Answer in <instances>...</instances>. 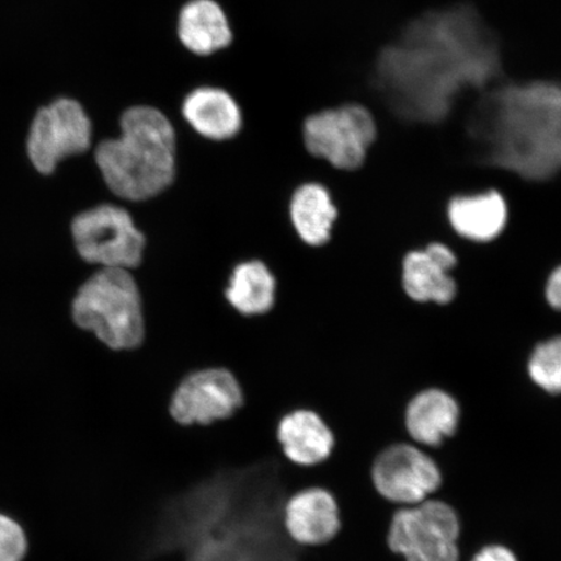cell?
<instances>
[{
	"mask_svg": "<svg viewBox=\"0 0 561 561\" xmlns=\"http://www.w3.org/2000/svg\"><path fill=\"white\" fill-rule=\"evenodd\" d=\"M283 466L266 459L226 468L170 497L160 508L145 558L182 561H301L285 529Z\"/></svg>",
	"mask_w": 561,
	"mask_h": 561,
	"instance_id": "obj_1",
	"label": "cell"
},
{
	"mask_svg": "<svg viewBox=\"0 0 561 561\" xmlns=\"http://www.w3.org/2000/svg\"><path fill=\"white\" fill-rule=\"evenodd\" d=\"M455 264L451 250L440 243L427 245L424 251L410 252L403 263L405 293L416 301L448 304L456 294V284L450 276Z\"/></svg>",
	"mask_w": 561,
	"mask_h": 561,
	"instance_id": "obj_15",
	"label": "cell"
},
{
	"mask_svg": "<svg viewBox=\"0 0 561 561\" xmlns=\"http://www.w3.org/2000/svg\"><path fill=\"white\" fill-rule=\"evenodd\" d=\"M72 234L83 261L107 270H131L142 262L145 237L125 209L104 205L76 216Z\"/></svg>",
	"mask_w": 561,
	"mask_h": 561,
	"instance_id": "obj_8",
	"label": "cell"
},
{
	"mask_svg": "<svg viewBox=\"0 0 561 561\" xmlns=\"http://www.w3.org/2000/svg\"><path fill=\"white\" fill-rule=\"evenodd\" d=\"M243 403L240 383L226 369L196 371L181 382L171 402V415L181 425H208L229 419Z\"/></svg>",
	"mask_w": 561,
	"mask_h": 561,
	"instance_id": "obj_10",
	"label": "cell"
},
{
	"mask_svg": "<svg viewBox=\"0 0 561 561\" xmlns=\"http://www.w3.org/2000/svg\"><path fill=\"white\" fill-rule=\"evenodd\" d=\"M94 136V123L83 104L73 96H59L35 111L26 156L35 171L51 174L61 161L87 153Z\"/></svg>",
	"mask_w": 561,
	"mask_h": 561,
	"instance_id": "obj_7",
	"label": "cell"
},
{
	"mask_svg": "<svg viewBox=\"0 0 561 561\" xmlns=\"http://www.w3.org/2000/svg\"><path fill=\"white\" fill-rule=\"evenodd\" d=\"M546 297L551 307L561 310V266L552 272L547 283Z\"/></svg>",
	"mask_w": 561,
	"mask_h": 561,
	"instance_id": "obj_24",
	"label": "cell"
},
{
	"mask_svg": "<svg viewBox=\"0 0 561 561\" xmlns=\"http://www.w3.org/2000/svg\"><path fill=\"white\" fill-rule=\"evenodd\" d=\"M290 214L299 237L311 245L331 240L336 208L327 188L319 184L300 186L293 195Z\"/></svg>",
	"mask_w": 561,
	"mask_h": 561,
	"instance_id": "obj_19",
	"label": "cell"
},
{
	"mask_svg": "<svg viewBox=\"0 0 561 561\" xmlns=\"http://www.w3.org/2000/svg\"><path fill=\"white\" fill-rule=\"evenodd\" d=\"M440 480L436 462L407 445L390 447L378 456L374 467L378 493L396 503L416 506L439 488Z\"/></svg>",
	"mask_w": 561,
	"mask_h": 561,
	"instance_id": "obj_11",
	"label": "cell"
},
{
	"mask_svg": "<svg viewBox=\"0 0 561 561\" xmlns=\"http://www.w3.org/2000/svg\"><path fill=\"white\" fill-rule=\"evenodd\" d=\"M531 380L550 394L561 392V336L541 343L529 362Z\"/></svg>",
	"mask_w": 561,
	"mask_h": 561,
	"instance_id": "obj_21",
	"label": "cell"
},
{
	"mask_svg": "<svg viewBox=\"0 0 561 561\" xmlns=\"http://www.w3.org/2000/svg\"><path fill=\"white\" fill-rule=\"evenodd\" d=\"M448 219L461 237L476 242H489L506 227V202L494 191L458 196L448 205Z\"/></svg>",
	"mask_w": 561,
	"mask_h": 561,
	"instance_id": "obj_17",
	"label": "cell"
},
{
	"mask_svg": "<svg viewBox=\"0 0 561 561\" xmlns=\"http://www.w3.org/2000/svg\"><path fill=\"white\" fill-rule=\"evenodd\" d=\"M26 550L23 528L12 518L0 515V561H21Z\"/></svg>",
	"mask_w": 561,
	"mask_h": 561,
	"instance_id": "obj_22",
	"label": "cell"
},
{
	"mask_svg": "<svg viewBox=\"0 0 561 561\" xmlns=\"http://www.w3.org/2000/svg\"><path fill=\"white\" fill-rule=\"evenodd\" d=\"M459 520L446 503L424 501L399 511L389 533L390 549L407 561H458Z\"/></svg>",
	"mask_w": 561,
	"mask_h": 561,
	"instance_id": "obj_9",
	"label": "cell"
},
{
	"mask_svg": "<svg viewBox=\"0 0 561 561\" xmlns=\"http://www.w3.org/2000/svg\"><path fill=\"white\" fill-rule=\"evenodd\" d=\"M276 283L261 262L238 265L231 275L227 298L243 314L268 312L275 304Z\"/></svg>",
	"mask_w": 561,
	"mask_h": 561,
	"instance_id": "obj_20",
	"label": "cell"
},
{
	"mask_svg": "<svg viewBox=\"0 0 561 561\" xmlns=\"http://www.w3.org/2000/svg\"><path fill=\"white\" fill-rule=\"evenodd\" d=\"M468 133L483 163L542 182L561 172V81L500 83L476 103Z\"/></svg>",
	"mask_w": 561,
	"mask_h": 561,
	"instance_id": "obj_3",
	"label": "cell"
},
{
	"mask_svg": "<svg viewBox=\"0 0 561 561\" xmlns=\"http://www.w3.org/2000/svg\"><path fill=\"white\" fill-rule=\"evenodd\" d=\"M94 159L112 193L133 202L153 198L178 174V129L163 111L131 105L118 121V135L98 142Z\"/></svg>",
	"mask_w": 561,
	"mask_h": 561,
	"instance_id": "obj_4",
	"label": "cell"
},
{
	"mask_svg": "<svg viewBox=\"0 0 561 561\" xmlns=\"http://www.w3.org/2000/svg\"><path fill=\"white\" fill-rule=\"evenodd\" d=\"M175 33L182 47L199 58L227 50L234 39L228 13L217 0H186Z\"/></svg>",
	"mask_w": 561,
	"mask_h": 561,
	"instance_id": "obj_13",
	"label": "cell"
},
{
	"mask_svg": "<svg viewBox=\"0 0 561 561\" xmlns=\"http://www.w3.org/2000/svg\"><path fill=\"white\" fill-rule=\"evenodd\" d=\"M405 421L413 439L423 445L438 446L455 433L459 407L446 392L427 390L410 403Z\"/></svg>",
	"mask_w": 561,
	"mask_h": 561,
	"instance_id": "obj_18",
	"label": "cell"
},
{
	"mask_svg": "<svg viewBox=\"0 0 561 561\" xmlns=\"http://www.w3.org/2000/svg\"><path fill=\"white\" fill-rule=\"evenodd\" d=\"M180 114L195 136L210 144H227L241 135L243 111L227 89L201 85L182 100Z\"/></svg>",
	"mask_w": 561,
	"mask_h": 561,
	"instance_id": "obj_12",
	"label": "cell"
},
{
	"mask_svg": "<svg viewBox=\"0 0 561 561\" xmlns=\"http://www.w3.org/2000/svg\"><path fill=\"white\" fill-rule=\"evenodd\" d=\"M502 76L500 38L461 3L410 21L377 54L369 85L399 121L437 125L466 90H486Z\"/></svg>",
	"mask_w": 561,
	"mask_h": 561,
	"instance_id": "obj_2",
	"label": "cell"
},
{
	"mask_svg": "<svg viewBox=\"0 0 561 561\" xmlns=\"http://www.w3.org/2000/svg\"><path fill=\"white\" fill-rule=\"evenodd\" d=\"M377 138L371 112L360 103L343 102L305 118L301 140L308 156L340 171H356Z\"/></svg>",
	"mask_w": 561,
	"mask_h": 561,
	"instance_id": "obj_6",
	"label": "cell"
},
{
	"mask_svg": "<svg viewBox=\"0 0 561 561\" xmlns=\"http://www.w3.org/2000/svg\"><path fill=\"white\" fill-rule=\"evenodd\" d=\"M77 325L112 350L142 343L145 322L135 278L125 270L102 268L80 287L72 306Z\"/></svg>",
	"mask_w": 561,
	"mask_h": 561,
	"instance_id": "obj_5",
	"label": "cell"
},
{
	"mask_svg": "<svg viewBox=\"0 0 561 561\" xmlns=\"http://www.w3.org/2000/svg\"><path fill=\"white\" fill-rule=\"evenodd\" d=\"M277 437L287 459L298 466L320 465L331 456L334 437L312 411H296L280 420Z\"/></svg>",
	"mask_w": 561,
	"mask_h": 561,
	"instance_id": "obj_16",
	"label": "cell"
},
{
	"mask_svg": "<svg viewBox=\"0 0 561 561\" xmlns=\"http://www.w3.org/2000/svg\"><path fill=\"white\" fill-rule=\"evenodd\" d=\"M284 524L287 535L297 545H324L341 529L339 506L324 489L299 491L285 504Z\"/></svg>",
	"mask_w": 561,
	"mask_h": 561,
	"instance_id": "obj_14",
	"label": "cell"
},
{
	"mask_svg": "<svg viewBox=\"0 0 561 561\" xmlns=\"http://www.w3.org/2000/svg\"><path fill=\"white\" fill-rule=\"evenodd\" d=\"M472 561H517V559L506 547L490 546L477 553Z\"/></svg>",
	"mask_w": 561,
	"mask_h": 561,
	"instance_id": "obj_23",
	"label": "cell"
}]
</instances>
